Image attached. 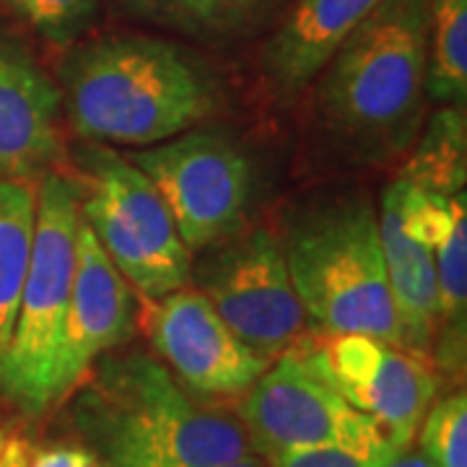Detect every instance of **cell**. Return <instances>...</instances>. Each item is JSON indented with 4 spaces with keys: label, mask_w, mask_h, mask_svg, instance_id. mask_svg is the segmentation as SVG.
<instances>
[{
    "label": "cell",
    "mask_w": 467,
    "mask_h": 467,
    "mask_svg": "<svg viewBox=\"0 0 467 467\" xmlns=\"http://www.w3.org/2000/svg\"><path fill=\"white\" fill-rule=\"evenodd\" d=\"M418 451L434 467H467V398L451 392L426 410Z\"/></svg>",
    "instance_id": "cell-20"
},
{
    "label": "cell",
    "mask_w": 467,
    "mask_h": 467,
    "mask_svg": "<svg viewBox=\"0 0 467 467\" xmlns=\"http://www.w3.org/2000/svg\"><path fill=\"white\" fill-rule=\"evenodd\" d=\"M213 467H267V462L257 460L254 454H247V457H239V460H232V462H223V465H213Z\"/></svg>",
    "instance_id": "cell-26"
},
{
    "label": "cell",
    "mask_w": 467,
    "mask_h": 467,
    "mask_svg": "<svg viewBox=\"0 0 467 467\" xmlns=\"http://www.w3.org/2000/svg\"><path fill=\"white\" fill-rule=\"evenodd\" d=\"M78 213L107 257L146 299H161L190 284L192 254L159 187L128 153L84 140L73 150Z\"/></svg>",
    "instance_id": "cell-6"
},
{
    "label": "cell",
    "mask_w": 467,
    "mask_h": 467,
    "mask_svg": "<svg viewBox=\"0 0 467 467\" xmlns=\"http://www.w3.org/2000/svg\"><path fill=\"white\" fill-rule=\"evenodd\" d=\"M398 450L392 441L382 447H306L275 451L265 460L267 467H382Z\"/></svg>",
    "instance_id": "cell-22"
},
{
    "label": "cell",
    "mask_w": 467,
    "mask_h": 467,
    "mask_svg": "<svg viewBox=\"0 0 467 467\" xmlns=\"http://www.w3.org/2000/svg\"><path fill=\"white\" fill-rule=\"evenodd\" d=\"M78 226L76 184L70 177L47 171L36 190L32 254L0 371V392L29 416H42L57 405L55 368L73 284Z\"/></svg>",
    "instance_id": "cell-5"
},
{
    "label": "cell",
    "mask_w": 467,
    "mask_h": 467,
    "mask_svg": "<svg viewBox=\"0 0 467 467\" xmlns=\"http://www.w3.org/2000/svg\"><path fill=\"white\" fill-rule=\"evenodd\" d=\"M73 423L107 467H213L252 454L239 420L198 405L140 350L104 356Z\"/></svg>",
    "instance_id": "cell-3"
},
{
    "label": "cell",
    "mask_w": 467,
    "mask_h": 467,
    "mask_svg": "<svg viewBox=\"0 0 467 467\" xmlns=\"http://www.w3.org/2000/svg\"><path fill=\"white\" fill-rule=\"evenodd\" d=\"M426 97L444 107H465L467 0H429Z\"/></svg>",
    "instance_id": "cell-19"
},
{
    "label": "cell",
    "mask_w": 467,
    "mask_h": 467,
    "mask_svg": "<svg viewBox=\"0 0 467 467\" xmlns=\"http://www.w3.org/2000/svg\"><path fill=\"white\" fill-rule=\"evenodd\" d=\"M382 467H434L423 454L418 450H410V444L408 447H400V450L395 451Z\"/></svg>",
    "instance_id": "cell-25"
},
{
    "label": "cell",
    "mask_w": 467,
    "mask_h": 467,
    "mask_svg": "<svg viewBox=\"0 0 467 467\" xmlns=\"http://www.w3.org/2000/svg\"><path fill=\"white\" fill-rule=\"evenodd\" d=\"M153 301L150 346L187 392L201 398L244 395L270 367V358L244 346L223 325L198 288L182 285Z\"/></svg>",
    "instance_id": "cell-11"
},
{
    "label": "cell",
    "mask_w": 467,
    "mask_h": 467,
    "mask_svg": "<svg viewBox=\"0 0 467 467\" xmlns=\"http://www.w3.org/2000/svg\"><path fill=\"white\" fill-rule=\"evenodd\" d=\"M36 192L24 180L0 177V371L14 335L18 299L29 267Z\"/></svg>",
    "instance_id": "cell-17"
},
{
    "label": "cell",
    "mask_w": 467,
    "mask_h": 467,
    "mask_svg": "<svg viewBox=\"0 0 467 467\" xmlns=\"http://www.w3.org/2000/svg\"><path fill=\"white\" fill-rule=\"evenodd\" d=\"M379 3L382 0H296L263 50V76L273 94L296 99Z\"/></svg>",
    "instance_id": "cell-14"
},
{
    "label": "cell",
    "mask_w": 467,
    "mask_h": 467,
    "mask_svg": "<svg viewBox=\"0 0 467 467\" xmlns=\"http://www.w3.org/2000/svg\"><path fill=\"white\" fill-rule=\"evenodd\" d=\"M128 159L159 187L190 254L244 226L257 171L250 150L229 133L198 125Z\"/></svg>",
    "instance_id": "cell-7"
},
{
    "label": "cell",
    "mask_w": 467,
    "mask_h": 467,
    "mask_svg": "<svg viewBox=\"0 0 467 467\" xmlns=\"http://www.w3.org/2000/svg\"><path fill=\"white\" fill-rule=\"evenodd\" d=\"M34 447L24 436L0 429V467H29Z\"/></svg>",
    "instance_id": "cell-24"
},
{
    "label": "cell",
    "mask_w": 467,
    "mask_h": 467,
    "mask_svg": "<svg viewBox=\"0 0 467 467\" xmlns=\"http://www.w3.org/2000/svg\"><path fill=\"white\" fill-rule=\"evenodd\" d=\"M55 47H70L94 24L99 0H3Z\"/></svg>",
    "instance_id": "cell-21"
},
{
    "label": "cell",
    "mask_w": 467,
    "mask_h": 467,
    "mask_svg": "<svg viewBox=\"0 0 467 467\" xmlns=\"http://www.w3.org/2000/svg\"><path fill=\"white\" fill-rule=\"evenodd\" d=\"M63 97L18 42L0 34V177L45 174L60 156Z\"/></svg>",
    "instance_id": "cell-13"
},
{
    "label": "cell",
    "mask_w": 467,
    "mask_h": 467,
    "mask_svg": "<svg viewBox=\"0 0 467 467\" xmlns=\"http://www.w3.org/2000/svg\"><path fill=\"white\" fill-rule=\"evenodd\" d=\"M135 18L201 39L223 42L257 29L284 0H119Z\"/></svg>",
    "instance_id": "cell-16"
},
{
    "label": "cell",
    "mask_w": 467,
    "mask_h": 467,
    "mask_svg": "<svg viewBox=\"0 0 467 467\" xmlns=\"http://www.w3.org/2000/svg\"><path fill=\"white\" fill-rule=\"evenodd\" d=\"M281 247L301 309L315 327L402 348L371 202L358 195L315 202L288 216Z\"/></svg>",
    "instance_id": "cell-4"
},
{
    "label": "cell",
    "mask_w": 467,
    "mask_h": 467,
    "mask_svg": "<svg viewBox=\"0 0 467 467\" xmlns=\"http://www.w3.org/2000/svg\"><path fill=\"white\" fill-rule=\"evenodd\" d=\"M429 0H382L325 66L317 115L353 161L389 164L416 143L426 99Z\"/></svg>",
    "instance_id": "cell-2"
},
{
    "label": "cell",
    "mask_w": 467,
    "mask_h": 467,
    "mask_svg": "<svg viewBox=\"0 0 467 467\" xmlns=\"http://www.w3.org/2000/svg\"><path fill=\"white\" fill-rule=\"evenodd\" d=\"M301 364L356 410L374 418L398 447H408L439 379L426 358L368 335H330L294 350Z\"/></svg>",
    "instance_id": "cell-10"
},
{
    "label": "cell",
    "mask_w": 467,
    "mask_h": 467,
    "mask_svg": "<svg viewBox=\"0 0 467 467\" xmlns=\"http://www.w3.org/2000/svg\"><path fill=\"white\" fill-rule=\"evenodd\" d=\"M135 325L138 301L133 285L125 281L81 221L66 327L55 368V402L66 400L101 353L125 346L135 335Z\"/></svg>",
    "instance_id": "cell-12"
},
{
    "label": "cell",
    "mask_w": 467,
    "mask_h": 467,
    "mask_svg": "<svg viewBox=\"0 0 467 467\" xmlns=\"http://www.w3.org/2000/svg\"><path fill=\"white\" fill-rule=\"evenodd\" d=\"M29 467H107L88 447L57 444L34 451Z\"/></svg>",
    "instance_id": "cell-23"
},
{
    "label": "cell",
    "mask_w": 467,
    "mask_h": 467,
    "mask_svg": "<svg viewBox=\"0 0 467 467\" xmlns=\"http://www.w3.org/2000/svg\"><path fill=\"white\" fill-rule=\"evenodd\" d=\"M400 177L436 195L465 192L467 130L462 107H444L431 117Z\"/></svg>",
    "instance_id": "cell-18"
},
{
    "label": "cell",
    "mask_w": 467,
    "mask_h": 467,
    "mask_svg": "<svg viewBox=\"0 0 467 467\" xmlns=\"http://www.w3.org/2000/svg\"><path fill=\"white\" fill-rule=\"evenodd\" d=\"M387 281L395 299L402 330V348L426 358L439 330V288H436L434 250L405 232L400 211L389 190L382 192L377 216Z\"/></svg>",
    "instance_id": "cell-15"
},
{
    "label": "cell",
    "mask_w": 467,
    "mask_h": 467,
    "mask_svg": "<svg viewBox=\"0 0 467 467\" xmlns=\"http://www.w3.org/2000/svg\"><path fill=\"white\" fill-rule=\"evenodd\" d=\"M66 112L84 140L149 149L192 130L221 107L213 70L174 42L104 36L60 66Z\"/></svg>",
    "instance_id": "cell-1"
},
{
    "label": "cell",
    "mask_w": 467,
    "mask_h": 467,
    "mask_svg": "<svg viewBox=\"0 0 467 467\" xmlns=\"http://www.w3.org/2000/svg\"><path fill=\"white\" fill-rule=\"evenodd\" d=\"M190 281L244 346L275 358L306 327L281 239L265 226H242L195 252Z\"/></svg>",
    "instance_id": "cell-8"
},
{
    "label": "cell",
    "mask_w": 467,
    "mask_h": 467,
    "mask_svg": "<svg viewBox=\"0 0 467 467\" xmlns=\"http://www.w3.org/2000/svg\"><path fill=\"white\" fill-rule=\"evenodd\" d=\"M252 450L265 457L306 447H382L384 429L315 377L294 350L278 356L239 402ZM395 444V441H392Z\"/></svg>",
    "instance_id": "cell-9"
}]
</instances>
